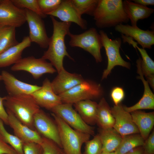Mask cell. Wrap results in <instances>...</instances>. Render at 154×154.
<instances>
[{
  "label": "cell",
  "mask_w": 154,
  "mask_h": 154,
  "mask_svg": "<svg viewBox=\"0 0 154 154\" xmlns=\"http://www.w3.org/2000/svg\"><path fill=\"white\" fill-rule=\"evenodd\" d=\"M50 18L53 26V33L50 38L48 49L41 58L49 60L58 73L64 69L63 62L65 56L74 60L66 50L64 41L65 37L70 32L72 23L59 22L52 16Z\"/></svg>",
  "instance_id": "cell-1"
},
{
  "label": "cell",
  "mask_w": 154,
  "mask_h": 154,
  "mask_svg": "<svg viewBox=\"0 0 154 154\" xmlns=\"http://www.w3.org/2000/svg\"><path fill=\"white\" fill-rule=\"evenodd\" d=\"M122 0H98L93 16L100 28L115 27L129 21L124 11Z\"/></svg>",
  "instance_id": "cell-2"
},
{
  "label": "cell",
  "mask_w": 154,
  "mask_h": 154,
  "mask_svg": "<svg viewBox=\"0 0 154 154\" xmlns=\"http://www.w3.org/2000/svg\"><path fill=\"white\" fill-rule=\"evenodd\" d=\"M3 103L6 110L10 111L22 123L35 130L33 117L40 109L31 94L8 95L5 96Z\"/></svg>",
  "instance_id": "cell-3"
},
{
  "label": "cell",
  "mask_w": 154,
  "mask_h": 154,
  "mask_svg": "<svg viewBox=\"0 0 154 154\" xmlns=\"http://www.w3.org/2000/svg\"><path fill=\"white\" fill-rule=\"evenodd\" d=\"M51 115L57 125L64 154H82V145L89 140L90 135L73 129L58 116L53 113Z\"/></svg>",
  "instance_id": "cell-4"
},
{
  "label": "cell",
  "mask_w": 154,
  "mask_h": 154,
  "mask_svg": "<svg viewBox=\"0 0 154 154\" xmlns=\"http://www.w3.org/2000/svg\"><path fill=\"white\" fill-rule=\"evenodd\" d=\"M103 91L100 84L85 80L69 90L58 95L62 103L73 105L78 102L101 97Z\"/></svg>",
  "instance_id": "cell-5"
},
{
  "label": "cell",
  "mask_w": 154,
  "mask_h": 154,
  "mask_svg": "<svg viewBox=\"0 0 154 154\" xmlns=\"http://www.w3.org/2000/svg\"><path fill=\"white\" fill-rule=\"evenodd\" d=\"M69 45L72 47L80 48L91 54L97 63L101 62L102 58L101 50L102 47L99 33L94 28H91L79 34L70 32Z\"/></svg>",
  "instance_id": "cell-6"
},
{
  "label": "cell",
  "mask_w": 154,
  "mask_h": 154,
  "mask_svg": "<svg viewBox=\"0 0 154 154\" xmlns=\"http://www.w3.org/2000/svg\"><path fill=\"white\" fill-rule=\"evenodd\" d=\"M102 47L105 50L108 58L107 68L104 71L102 79L106 78L114 67L120 66L128 69L130 68L129 62L124 60L121 57L119 52L121 43L120 38L112 40L110 38L106 33L103 30L99 32Z\"/></svg>",
  "instance_id": "cell-7"
},
{
  "label": "cell",
  "mask_w": 154,
  "mask_h": 154,
  "mask_svg": "<svg viewBox=\"0 0 154 154\" xmlns=\"http://www.w3.org/2000/svg\"><path fill=\"white\" fill-rule=\"evenodd\" d=\"M52 113L62 119L73 129L94 135L93 128L86 124L72 107V104L62 103L53 108Z\"/></svg>",
  "instance_id": "cell-8"
},
{
  "label": "cell",
  "mask_w": 154,
  "mask_h": 154,
  "mask_svg": "<svg viewBox=\"0 0 154 154\" xmlns=\"http://www.w3.org/2000/svg\"><path fill=\"white\" fill-rule=\"evenodd\" d=\"M11 70L13 71H27L35 79H39L44 74H52L57 71L50 62L42 58H36L33 56L22 58L14 64Z\"/></svg>",
  "instance_id": "cell-9"
},
{
  "label": "cell",
  "mask_w": 154,
  "mask_h": 154,
  "mask_svg": "<svg viewBox=\"0 0 154 154\" xmlns=\"http://www.w3.org/2000/svg\"><path fill=\"white\" fill-rule=\"evenodd\" d=\"M25 9L26 22L29 29V37L31 42L36 43L41 48H48L50 38L47 34L42 18L33 12Z\"/></svg>",
  "instance_id": "cell-10"
},
{
  "label": "cell",
  "mask_w": 154,
  "mask_h": 154,
  "mask_svg": "<svg viewBox=\"0 0 154 154\" xmlns=\"http://www.w3.org/2000/svg\"><path fill=\"white\" fill-rule=\"evenodd\" d=\"M26 22L25 9L16 6L11 0L0 3V25L19 27Z\"/></svg>",
  "instance_id": "cell-11"
},
{
  "label": "cell",
  "mask_w": 154,
  "mask_h": 154,
  "mask_svg": "<svg viewBox=\"0 0 154 154\" xmlns=\"http://www.w3.org/2000/svg\"><path fill=\"white\" fill-rule=\"evenodd\" d=\"M33 125L35 129L42 137L53 141L62 148L56 124L54 121H53L40 109L34 116Z\"/></svg>",
  "instance_id": "cell-12"
},
{
  "label": "cell",
  "mask_w": 154,
  "mask_h": 154,
  "mask_svg": "<svg viewBox=\"0 0 154 154\" xmlns=\"http://www.w3.org/2000/svg\"><path fill=\"white\" fill-rule=\"evenodd\" d=\"M111 110L115 120L113 128L122 137L129 134L139 133L130 113L125 111L121 104L114 105Z\"/></svg>",
  "instance_id": "cell-13"
},
{
  "label": "cell",
  "mask_w": 154,
  "mask_h": 154,
  "mask_svg": "<svg viewBox=\"0 0 154 154\" xmlns=\"http://www.w3.org/2000/svg\"><path fill=\"white\" fill-rule=\"evenodd\" d=\"M31 94L40 107L50 111L62 103L59 95L53 91L51 82L47 78L43 81L41 88Z\"/></svg>",
  "instance_id": "cell-14"
},
{
  "label": "cell",
  "mask_w": 154,
  "mask_h": 154,
  "mask_svg": "<svg viewBox=\"0 0 154 154\" xmlns=\"http://www.w3.org/2000/svg\"><path fill=\"white\" fill-rule=\"evenodd\" d=\"M48 15L56 17L62 22L74 23L82 29H87L86 21L82 18V15L73 5L71 0H62L58 7Z\"/></svg>",
  "instance_id": "cell-15"
},
{
  "label": "cell",
  "mask_w": 154,
  "mask_h": 154,
  "mask_svg": "<svg viewBox=\"0 0 154 154\" xmlns=\"http://www.w3.org/2000/svg\"><path fill=\"white\" fill-rule=\"evenodd\" d=\"M116 31L125 36L134 39L143 48L151 49L154 44V31L144 30L137 26H133L128 24H120L115 27Z\"/></svg>",
  "instance_id": "cell-16"
},
{
  "label": "cell",
  "mask_w": 154,
  "mask_h": 154,
  "mask_svg": "<svg viewBox=\"0 0 154 154\" xmlns=\"http://www.w3.org/2000/svg\"><path fill=\"white\" fill-rule=\"evenodd\" d=\"M6 111L8 115V125L12 129L15 136L23 143L34 142L41 145L43 137L36 130L22 123L9 110Z\"/></svg>",
  "instance_id": "cell-17"
},
{
  "label": "cell",
  "mask_w": 154,
  "mask_h": 154,
  "mask_svg": "<svg viewBox=\"0 0 154 154\" xmlns=\"http://www.w3.org/2000/svg\"><path fill=\"white\" fill-rule=\"evenodd\" d=\"M1 75L8 95L10 96L31 94L41 88V86L19 80L13 74L5 70L2 71Z\"/></svg>",
  "instance_id": "cell-18"
},
{
  "label": "cell",
  "mask_w": 154,
  "mask_h": 154,
  "mask_svg": "<svg viewBox=\"0 0 154 154\" xmlns=\"http://www.w3.org/2000/svg\"><path fill=\"white\" fill-rule=\"evenodd\" d=\"M85 80L81 74L72 73L65 69L58 73L52 82V86L54 92L59 95L83 82Z\"/></svg>",
  "instance_id": "cell-19"
},
{
  "label": "cell",
  "mask_w": 154,
  "mask_h": 154,
  "mask_svg": "<svg viewBox=\"0 0 154 154\" xmlns=\"http://www.w3.org/2000/svg\"><path fill=\"white\" fill-rule=\"evenodd\" d=\"M141 59L139 57L136 61L137 71L139 74L137 78L141 80L143 83L144 87L143 94L141 99L134 105L129 107L123 106L125 110L130 113L142 109H154V95L151 90L149 84L143 77L141 68Z\"/></svg>",
  "instance_id": "cell-20"
},
{
  "label": "cell",
  "mask_w": 154,
  "mask_h": 154,
  "mask_svg": "<svg viewBox=\"0 0 154 154\" xmlns=\"http://www.w3.org/2000/svg\"><path fill=\"white\" fill-rule=\"evenodd\" d=\"M31 42L29 36L25 37L22 41L0 54V68L14 64L21 58L23 51L30 46Z\"/></svg>",
  "instance_id": "cell-21"
},
{
  "label": "cell",
  "mask_w": 154,
  "mask_h": 154,
  "mask_svg": "<svg viewBox=\"0 0 154 154\" xmlns=\"http://www.w3.org/2000/svg\"><path fill=\"white\" fill-rule=\"evenodd\" d=\"M123 6L124 11L131 21V26H137L139 20L148 18L154 11V9L152 8L130 0L123 1Z\"/></svg>",
  "instance_id": "cell-22"
},
{
  "label": "cell",
  "mask_w": 154,
  "mask_h": 154,
  "mask_svg": "<svg viewBox=\"0 0 154 154\" xmlns=\"http://www.w3.org/2000/svg\"><path fill=\"white\" fill-rule=\"evenodd\" d=\"M130 114L139 134L145 140L153 127L154 112H145L137 110L132 112Z\"/></svg>",
  "instance_id": "cell-23"
},
{
  "label": "cell",
  "mask_w": 154,
  "mask_h": 154,
  "mask_svg": "<svg viewBox=\"0 0 154 154\" xmlns=\"http://www.w3.org/2000/svg\"><path fill=\"white\" fill-rule=\"evenodd\" d=\"M83 120L89 125L96 123L98 104L91 100L81 101L73 104Z\"/></svg>",
  "instance_id": "cell-24"
},
{
  "label": "cell",
  "mask_w": 154,
  "mask_h": 154,
  "mask_svg": "<svg viewBox=\"0 0 154 154\" xmlns=\"http://www.w3.org/2000/svg\"><path fill=\"white\" fill-rule=\"evenodd\" d=\"M102 144V152H115L119 146L122 137L113 128L101 129L98 134Z\"/></svg>",
  "instance_id": "cell-25"
},
{
  "label": "cell",
  "mask_w": 154,
  "mask_h": 154,
  "mask_svg": "<svg viewBox=\"0 0 154 154\" xmlns=\"http://www.w3.org/2000/svg\"><path fill=\"white\" fill-rule=\"evenodd\" d=\"M115 122L111 108L104 98L98 104L96 123L101 129L113 128Z\"/></svg>",
  "instance_id": "cell-26"
},
{
  "label": "cell",
  "mask_w": 154,
  "mask_h": 154,
  "mask_svg": "<svg viewBox=\"0 0 154 154\" xmlns=\"http://www.w3.org/2000/svg\"><path fill=\"white\" fill-rule=\"evenodd\" d=\"M144 141L139 133L126 135L122 137L120 143L115 152L116 154H124L136 147L143 146Z\"/></svg>",
  "instance_id": "cell-27"
},
{
  "label": "cell",
  "mask_w": 154,
  "mask_h": 154,
  "mask_svg": "<svg viewBox=\"0 0 154 154\" xmlns=\"http://www.w3.org/2000/svg\"><path fill=\"white\" fill-rule=\"evenodd\" d=\"M15 28L0 25V54L19 43L16 38Z\"/></svg>",
  "instance_id": "cell-28"
},
{
  "label": "cell",
  "mask_w": 154,
  "mask_h": 154,
  "mask_svg": "<svg viewBox=\"0 0 154 154\" xmlns=\"http://www.w3.org/2000/svg\"><path fill=\"white\" fill-rule=\"evenodd\" d=\"M137 48L142 57L141 68L143 76L146 78L154 75V62L148 55L146 50L137 46V43L133 41L131 44Z\"/></svg>",
  "instance_id": "cell-29"
},
{
  "label": "cell",
  "mask_w": 154,
  "mask_h": 154,
  "mask_svg": "<svg viewBox=\"0 0 154 154\" xmlns=\"http://www.w3.org/2000/svg\"><path fill=\"white\" fill-rule=\"evenodd\" d=\"M4 123L0 119V133L4 139L13 148L18 154H24L23 142L15 135L7 131L4 126Z\"/></svg>",
  "instance_id": "cell-30"
},
{
  "label": "cell",
  "mask_w": 154,
  "mask_h": 154,
  "mask_svg": "<svg viewBox=\"0 0 154 154\" xmlns=\"http://www.w3.org/2000/svg\"><path fill=\"white\" fill-rule=\"evenodd\" d=\"M71 1L82 15L86 14L93 16L98 0H71Z\"/></svg>",
  "instance_id": "cell-31"
},
{
  "label": "cell",
  "mask_w": 154,
  "mask_h": 154,
  "mask_svg": "<svg viewBox=\"0 0 154 154\" xmlns=\"http://www.w3.org/2000/svg\"><path fill=\"white\" fill-rule=\"evenodd\" d=\"M13 3L17 7L30 10L38 15L42 18L46 17L47 15L41 11L37 0H11Z\"/></svg>",
  "instance_id": "cell-32"
},
{
  "label": "cell",
  "mask_w": 154,
  "mask_h": 154,
  "mask_svg": "<svg viewBox=\"0 0 154 154\" xmlns=\"http://www.w3.org/2000/svg\"><path fill=\"white\" fill-rule=\"evenodd\" d=\"M85 143L84 154H100L102 152V144L98 134Z\"/></svg>",
  "instance_id": "cell-33"
},
{
  "label": "cell",
  "mask_w": 154,
  "mask_h": 154,
  "mask_svg": "<svg viewBox=\"0 0 154 154\" xmlns=\"http://www.w3.org/2000/svg\"><path fill=\"white\" fill-rule=\"evenodd\" d=\"M42 154H64L62 149L52 140L43 137Z\"/></svg>",
  "instance_id": "cell-34"
},
{
  "label": "cell",
  "mask_w": 154,
  "mask_h": 154,
  "mask_svg": "<svg viewBox=\"0 0 154 154\" xmlns=\"http://www.w3.org/2000/svg\"><path fill=\"white\" fill-rule=\"evenodd\" d=\"M42 12L47 15L56 9L61 3L62 0H37Z\"/></svg>",
  "instance_id": "cell-35"
},
{
  "label": "cell",
  "mask_w": 154,
  "mask_h": 154,
  "mask_svg": "<svg viewBox=\"0 0 154 154\" xmlns=\"http://www.w3.org/2000/svg\"><path fill=\"white\" fill-rule=\"evenodd\" d=\"M24 154H42V148L39 144L34 142L23 143Z\"/></svg>",
  "instance_id": "cell-36"
},
{
  "label": "cell",
  "mask_w": 154,
  "mask_h": 154,
  "mask_svg": "<svg viewBox=\"0 0 154 154\" xmlns=\"http://www.w3.org/2000/svg\"><path fill=\"white\" fill-rule=\"evenodd\" d=\"M111 96L114 105H119L124 98L125 93L123 90L119 87L114 88L111 92Z\"/></svg>",
  "instance_id": "cell-37"
},
{
  "label": "cell",
  "mask_w": 154,
  "mask_h": 154,
  "mask_svg": "<svg viewBox=\"0 0 154 154\" xmlns=\"http://www.w3.org/2000/svg\"><path fill=\"white\" fill-rule=\"evenodd\" d=\"M143 147L146 154H154V131L145 140Z\"/></svg>",
  "instance_id": "cell-38"
},
{
  "label": "cell",
  "mask_w": 154,
  "mask_h": 154,
  "mask_svg": "<svg viewBox=\"0 0 154 154\" xmlns=\"http://www.w3.org/2000/svg\"><path fill=\"white\" fill-rule=\"evenodd\" d=\"M0 154H18L13 148L6 142L0 133Z\"/></svg>",
  "instance_id": "cell-39"
},
{
  "label": "cell",
  "mask_w": 154,
  "mask_h": 154,
  "mask_svg": "<svg viewBox=\"0 0 154 154\" xmlns=\"http://www.w3.org/2000/svg\"><path fill=\"white\" fill-rule=\"evenodd\" d=\"M5 99V96H0V119L4 123L8 125V115L4 107L3 101Z\"/></svg>",
  "instance_id": "cell-40"
},
{
  "label": "cell",
  "mask_w": 154,
  "mask_h": 154,
  "mask_svg": "<svg viewBox=\"0 0 154 154\" xmlns=\"http://www.w3.org/2000/svg\"><path fill=\"white\" fill-rule=\"evenodd\" d=\"M131 1L141 5L147 6V5H154L153 0H133Z\"/></svg>",
  "instance_id": "cell-41"
},
{
  "label": "cell",
  "mask_w": 154,
  "mask_h": 154,
  "mask_svg": "<svg viewBox=\"0 0 154 154\" xmlns=\"http://www.w3.org/2000/svg\"><path fill=\"white\" fill-rule=\"evenodd\" d=\"M124 154H146L143 146L136 147Z\"/></svg>",
  "instance_id": "cell-42"
},
{
  "label": "cell",
  "mask_w": 154,
  "mask_h": 154,
  "mask_svg": "<svg viewBox=\"0 0 154 154\" xmlns=\"http://www.w3.org/2000/svg\"><path fill=\"white\" fill-rule=\"evenodd\" d=\"M147 81L151 87L154 90V75H152L147 78Z\"/></svg>",
  "instance_id": "cell-43"
},
{
  "label": "cell",
  "mask_w": 154,
  "mask_h": 154,
  "mask_svg": "<svg viewBox=\"0 0 154 154\" xmlns=\"http://www.w3.org/2000/svg\"><path fill=\"white\" fill-rule=\"evenodd\" d=\"M100 154H116L115 152H110V153H107V152H102Z\"/></svg>",
  "instance_id": "cell-44"
},
{
  "label": "cell",
  "mask_w": 154,
  "mask_h": 154,
  "mask_svg": "<svg viewBox=\"0 0 154 154\" xmlns=\"http://www.w3.org/2000/svg\"><path fill=\"white\" fill-rule=\"evenodd\" d=\"M2 80V77L0 75V81Z\"/></svg>",
  "instance_id": "cell-45"
},
{
  "label": "cell",
  "mask_w": 154,
  "mask_h": 154,
  "mask_svg": "<svg viewBox=\"0 0 154 154\" xmlns=\"http://www.w3.org/2000/svg\"></svg>",
  "instance_id": "cell-46"
}]
</instances>
